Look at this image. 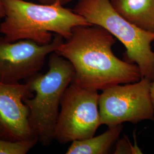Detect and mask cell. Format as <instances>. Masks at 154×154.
I'll return each instance as SVG.
<instances>
[{
	"instance_id": "obj_1",
	"label": "cell",
	"mask_w": 154,
	"mask_h": 154,
	"mask_svg": "<svg viewBox=\"0 0 154 154\" xmlns=\"http://www.w3.org/2000/svg\"><path fill=\"white\" fill-rule=\"evenodd\" d=\"M115 37L97 25L79 26L55 53L69 61L74 74L72 82L95 91L116 85L136 82L142 78L137 65L113 53Z\"/></svg>"
},
{
	"instance_id": "obj_2",
	"label": "cell",
	"mask_w": 154,
	"mask_h": 154,
	"mask_svg": "<svg viewBox=\"0 0 154 154\" xmlns=\"http://www.w3.org/2000/svg\"><path fill=\"white\" fill-rule=\"evenodd\" d=\"M4 17L0 33L9 42L32 40L39 45L48 44L55 33L66 39L74 28L93 25L82 16L59 2L40 4L25 0H1Z\"/></svg>"
},
{
	"instance_id": "obj_3",
	"label": "cell",
	"mask_w": 154,
	"mask_h": 154,
	"mask_svg": "<svg viewBox=\"0 0 154 154\" xmlns=\"http://www.w3.org/2000/svg\"><path fill=\"white\" fill-rule=\"evenodd\" d=\"M48 65L46 73H38L26 80L33 96L24 99L30 126L45 147L54 139L61 100L74 74L70 62L55 52L50 55Z\"/></svg>"
},
{
	"instance_id": "obj_4",
	"label": "cell",
	"mask_w": 154,
	"mask_h": 154,
	"mask_svg": "<svg viewBox=\"0 0 154 154\" xmlns=\"http://www.w3.org/2000/svg\"><path fill=\"white\" fill-rule=\"evenodd\" d=\"M73 11L91 25L105 29L118 39L126 49L127 59L138 65L142 78H154V52L151 44L154 32L146 30L119 14L110 0H79Z\"/></svg>"
},
{
	"instance_id": "obj_5",
	"label": "cell",
	"mask_w": 154,
	"mask_h": 154,
	"mask_svg": "<svg viewBox=\"0 0 154 154\" xmlns=\"http://www.w3.org/2000/svg\"><path fill=\"white\" fill-rule=\"evenodd\" d=\"M98 91L72 82L61 100L54 139L61 144L94 136L101 124Z\"/></svg>"
},
{
	"instance_id": "obj_6",
	"label": "cell",
	"mask_w": 154,
	"mask_h": 154,
	"mask_svg": "<svg viewBox=\"0 0 154 154\" xmlns=\"http://www.w3.org/2000/svg\"><path fill=\"white\" fill-rule=\"evenodd\" d=\"M151 81L142 78L136 82L116 85L103 90L99 99L102 125L109 127L124 122L137 124L145 120H154L150 95Z\"/></svg>"
},
{
	"instance_id": "obj_7",
	"label": "cell",
	"mask_w": 154,
	"mask_h": 154,
	"mask_svg": "<svg viewBox=\"0 0 154 154\" xmlns=\"http://www.w3.org/2000/svg\"><path fill=\"white\" fill-rule=\"evenodd\" d=\"M63 42V38L57 34L46 45L29 39L9 42L0 37V82L18 83L38 74L46 57L55 52Z\"/></svg>"
},
{
	"instance_id": "obj_8",
	"label": "cell",
	"mask_w": 154,
	"mask_h": 154,
	"mask_svg": "<svg viewBox=\"0 0 154 154\" xmlns=\"http://www.w3.org/2000/svg\"><path fill=\"white\" fill-rule=\"evenodd\" d=\"M33 96L26 82H0V138L18 141L37 137L30 126L29 111L24 103V99Z\"/></svg>"
},
{
	"instance_id": "obj_9",
	"label": "cell",
	"mask_w": 154,
	"mask_h": 154,
	"mask_svg": "<svg viewBox=\"0 0 154 154\" xmlns=\"http://www.w3.org/2000/svg\"><path fill=\"white\" fill-rule=\"evenodd\" d=\"M122 16L138 27L154 32V0H110Z\"/></svg>"
},
{
	"instance_id": "obj_10",
	"label": "cell",
	"mask_w": 154,
	"mask_h": 154,
	"mask_svg": "<svg viewBox=\"0 0 154 154\" xmlns=\"http://www.w3.org/2000/svg\"><path fill=\"white\" fill-rule=\"evenodd\" d=\"M122 125L109 127L108 130L97 137H92L72 142L66 151L67 154H107L113 143L119 137Z\"/></svg>"
},
{
	"instance_id": "obj_11",
	"label": "cell",
	"mask_w": 154,
	"mask_h": 154,
	"mask_svg": "<svg viewBox=\"0 0 154 154\" xmlns=\"http://www.w3.org/2000/svg\"><path fill=\"white\" fill-rule=\"evenodd\" d=\"M38 142L37 137L18 141H11L0 138V154H25Z\"/></svg>"
},
{
	"instance_id": "obj_12",
	"label": "cell",
	"mask_w": 154,
	"mask_h": 154,
	"mask_svg": "<svg viewBox=\"0 0 154 154\" xmlns=\"http://www.w3.org/2000/svg\"><path fill=\"white\" fill-rule=\"evenodd\" d=\"M118 143L114 152L116 154H135L140 152L137 147H134L127 139H122Z\"/></svg>"
},
{
	"instance_id": "obj_13",
	"label": "cell",
	"mask_w": 154,
	"mask_h": 154,
	"mask_svg": "<svg viewBox=\"0 0 154 154\" xmlns=\"http://www.w3.org/2000/svg\"><path fill=\"white\" fill-rule=\"evenodd\" d=\"M73 0H38L39 2L42 4H53L54 2H59L63 5H65L67 4L70 3Z\"/></svg>"
},
{
	"instance_id": "obj_14",
	"label": "cell",
	"mask_w": 154,
	"mask_h": 154,
	"mask_svg": "<svg viewBox=\"0 0 154 154\" xmlns=\"http://www.w3.org/2000/svg\"><path fill=\"white\" fill-rule=\"evenodd\" d=\"M150 95H151V99L152 101V103L153 105V107L154 109V78L153 80L151 83V87H150Z\"/></svg>"
},
{
	"instance_id": "obj_15",
	"label": "cell",
	"mask_w": 154,
	"mask_h": 154,
	"mask_svg": "<svg viewBox=\"0 0 154 154\" xmlns=\"http://www.w3.org/2000/svg\"><path fill=\"white\" fill-rule=\"evenodd\" d=\"M4 17V8H3L1 1L0 0V21L2 20Z\"/></svg>"
}]
</instances>
